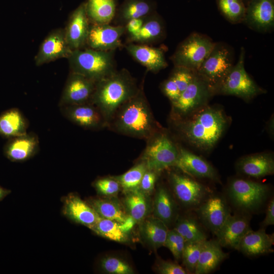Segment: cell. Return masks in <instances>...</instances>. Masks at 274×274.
Masks as SVG:
<instances>
[{
  "label": "cell",
  "mask_w": 274,
  "mask_h": 274,
  "mask_svg": "<svg viewBox=\"0 0 274 274\" xmlns=\"http://www.w3.org/2000/svg\"><path fill=\"white\" fill-rule=\"evenodd\" d=\"M107 127L120 134L146 140L157 132L143 86L118 109Z\"/></svg>",
  "instance_id": "6da1fadb"
},
{
  "label": "cell",
  "mask_w": 274,
  "mask_h": 274,
  "mask_svg": "<svg viewBox=\"0 0 274 274\" xmlns=\"http://www.w3.org/2000/svg\"><path fill=\"white\" fill-rule=\"evenodd\" d=\"M139 88L127 70H116L96 83L91 102L100 111L108 126L118 109Z\"/></svg>",
  "instance_id": "7a4b0ae2"
},
{
  "label": "cell",
  "mask_w": 274,
  "mask_h": 274,
  "mask_svg": "<svg viewBox=\"0 0 274 274\" xmlns=\"http://www.w3.org/2000/svg\"><path fill=\"white\" fill-rule=\"evenodd\" d=\"M223 112L207 107L182 124V132L191 144L202 149H211L221 136L226 125Z\"/></svg>",
  "instance_id": "3957f363"
},
{
  "label": "cell",
  "mask_w": 274,
  "mask_h": 274,
  "mask_svg": "<svg viewBox=\"0 0 274 274\" xmlns=\"http://www.w3.org/2000/svg\"><path fill=\"white\" fill-rule=\"evenodd\" d=\"M71 72L96 83L115 71L114 51H99L85 47L72 51L67 58Z\"/></svg>",
  "instance_id": "277c9868"
},
{
  "label": "cell",
  "mask_w": 274,
  "mask_h": 274,
  "mask_svg": "<svg viewBox=\"0 0 274 274\" xmlns=\"http://www.w3.org/2000/svg\"><path fill=\"white\" fill-rule=\"evenodd\" d=\"M215 44L208 36L192 32L179 44L170 59L174 66L182 67L196 72Z\"/></svg>",
  "instance_id": "5b68a950"
},
{
  "label": "cell",
  "mask_w": 274,
  "mask_h": 274,
  "mask_svg": "<svg viewBox=\"0 0 274 274\" xmlns=\"http://www.w3.org/2000/svg\"><path fill=\"white\" fill-rule=\"evenodd\" d=\"M245 50L242 47L236 64L213 89V92L235 95L246 99L263 92V90L247 73L245 68Z\"/></svg>",
  "instance_id": "8992f818"
},
{
  "label": "cell",
  "mask_w": 274,
  "mask_h": 274,
  "mask_svg": "<svg viewBox=\"0 0 274 274\" xmlns=\"http://www.w3.org/2000/svg\"><path fill=\"white\" fill-rule=\"evenodd\" d=\"M233 52L230 47L223 43H215L196 74L213 90L233 67Z\"/></svg>",
  "instance_id": "52a82bcc"
},
{
  "label": "cell",
  "mask_w": 274,
  "mask_h": 274,
  "mask_svg": "<svg viewBox=\"0 0 274 274\" xmlns=\"http://www.w3.org/2000/svg\"><path fill=\"white\" fill-rule=\"evenodd\" d=\"M228 192L235 207L243 211L253 212L259 210L266 202L269 189L263 184L236 179L230 182Z\"/></svg>",
  "instance_id": "ba28073f"
},
{
  "label": "cell",
  "mask_w": 274,
  "mask_h": 274,
  "mask_svg": "<svg viewBox=\"0 0 274 274\" xmlns=\"http://www.w3.org/2000/svg\"><path fill=\"white\" fill-rule=\"evenodd\" d=\"M148 140L141 158L148 169L157 173L175 166L179 150L166 134L156 132Z\"/></svg>",
  "instance_id": "9c48e42d"
},
{
  "label": "cell",
  "mask_w": 274,
  "mask_h": 274,
  "mask_svg": "<svg viewBox=\"0 0 274 274\" xmlns=\"http://www.w3.org/2000/svg\"><path fill=\"white\" fill-rule=\"evenodd\" d=\"M213 92L208 84L196 74L178 99L172 102L174 111L178 115H185L200 106Z\"/></svg>",
  "instance_id": "30bf717a"
},
{
  "label": "cell",
  "mask_w": 274,
  "mask_h": 274,
  "mask_svg": "<svg viewBox=\"0 0 274 274\" xmlns=\"http://www.w3.org/2000/svg\"><path fill=\"white\" fill-rule=\"evenodd\" d=\"M125 26L90 23L86 47L99 51H115L121 46Z\"/></svg>",
  "instance_id": "8fae6325"
},
{
  "label": "cell",
  "mask_w": 274,
  "mask_h": 274,
  "mask_svg": "<svg viewBox=\"0 0 274 274\" xmlns=\"http://www.w3.org/2000/svg\"><path fill=\"white\" fill-rule=\"evenodd\" d=\"M95 84L92 80L70 72L61 95L59 107L90 102Z\"/></svg>",
  "instance_id": "7c38bea8"
},
{
  "label": "cell",
  "mask_w": 274,
  "mask_h": 274,
  "mask_svg": "<svg viewBox=\"0 0 274 274\" xmlns=\"http://www.w3.org/2000/svg\"><path fill=\"white\" fill-rule=\"evenodd\" d=\"M170 181L175 196L186 207L197 208L207 197V189L190 177L173 173Z\"/></svg>",
  "instance_id": "4fadbf2b"
},
{
  "label": "cell",
  "mask_w": 274,
  "mask_h": 274,
  "mask_svg": "<svg viewBox=\"0 0 274 274\" xmlns=\"http://www.w3.org/2000/svg\"><path fill=\"white\" fill-rule=\"evenodd\" d=\"M197 213L203 224L215 235L230 214L225 199L217 195L208 196L197 208Z\"/></svg>",
  "instance_id": "5bb4252c"
},
{
  "label": "cell",
  "mask_w": 274,
  "mask_h": 274,
  "mask_svg": "<svg viewBox=\"0 0 274 274\" xmlns=\"http://www.w3.org/2000/svg\"><path fill=\"white\" fill-rule=\"evenodd\" d=\"M60 108L67 119L84 129L97 130L107 127L100 111L91 102Z\"/></svg>",
  "instance_id": "9a60e30c"
},
{
  "label": "cell",
  "mask_w": 274,
  "mask_h": 274,
  "mask_svg": "<svg viewBox=\"0 0 274 274\" xmlns=\"http://www.w3.org/2000/svg\"><path fill=\"white\" fill-rule=\"evenodd\" d=\"M243 22L257 31L272 30L274 27V0H251L246 6Z\"/></svg>",
  "instance_id": "2e32d148"
},
{
  "label": "cell",
  "mask_w": 274,
  "mask_h": 274,
  "mask_svg": "<svg viewBox=\"0 0 274 274\" xmlns=\"http://www.w3.org/2000/svg\"><path fill=\"white\" fill-rule=\"evenodd\" d=\"M72 50L65 39L64 28L51 31L41 44L35 57L37 66H40L61 58H67Z\"/></svg>",
  "instance_id": "e0dca14e"
},
{
  "label": "cell",
  "mask_w": 274,
  "mask_h": 274,
  "mask_svg": "<svg viewBox=\"0 0 274 274\" xmlns=\"http://www.w3.org/2000/svg\"><path fill=\"white\" fill-rule=\"evenodd\" d=\"M90 23L83 2L71 13L64 28L65 39L72 51L86 47Z\"/></svg>",
  "instance_id": "ac0fdd59"
},
{
  "label": "cell",
  "mask_w": 274,
  "mask_h": 274,
  "mask_svg": "<svg viewBox=\"0 0 274 274\" xmlns=\"http://www.w3.org/2000/svg\"><path fill=\"white\" fill-rule=\"evenodd\" d=\"M250 230L248 216L230 214L216 236L222 247L237 250L241 240Z\"/></svg>",
  "instance_id": "d6986e66"
},
{
  "label": "cell",
  "mask_w": 274,
  "mask_h": 274,
  "mask_svg": "<svg viewBox=\"0 0 274 274\" xmlns=\"http://www.w3.org/2000/svg\"><path fill=\"white\" fill-rule=\"evenodd\" d=\"M39 149V138L33 132L9 139L4 148L7 158L13 162H23L33 157Z\"/></svg>",
  "instance_id": "ffe728a7"
},
{
  "label": "cell",
  "mask_w": 274,
  "mask_h": 274,
  "mask_svg": "<svg viewBox=\"0 0 274 274\" xmlns=\"http://www.w3.org/2000/svg\"><path fill=\"white\" fill-rule=\"evenodd\" d=\"M63 203L62 212L66 217L90 229L100 217L90 204L73 193L64 197Z\"/></svg>",
  "instance_id": "44dd1931"
},
{
  "label": "cell",
  "mask_w": 274,
  "mask_h": 274,
  "mask_svg": "<svg viewBox=\"0 0 274 274\" xmlns=\"http://www.w3.org/2000/svg\"><path fill=\"white\" fill-rule=\"evenodd\" d=\"M127 51L138 62L153 73L167 66L163 50L145 44L129 43L125 46Z\"/></svg>",
  "instance_id": "7402d4cb"
},
{
  "label": "cell",
  "mask_w": 274,
  "mask_h": 274,
  "mask_svg": "<svg viewBox=\"0 0 274 274\" xmlns=\"http://www.w3.org/2000/svg\"><path fill=\"white\" fill-rule=\"evenodd\" d=\"M274 235L267 234L262 228L250 230L241 240L237 250L248 256L256 257L272 252Z\"/></svg>",
  "instance_id": "603a6c76"
},
{
  "label": "cell",
  "mask_w": 274,
  "mask_h": 274,
  "mask_svg": "<svg viewBox=\"0 0 274 274\" xmlns=\"http://www.w3.org/2000/svg\"><path fill=\"white\" fill-rule=\"evenodd\" d=\"M156 8L157 4L153 0H123L118 7L115 23L125 26L131 19L144 18L155 13Z\"/></svg>",
  "instance_id": "cb8c5ba5"
},
{
  "label": "cell",
  "mask_w": 274,
  "mask_h": 274,
  "mask_svg": "<svg viewBox=\"0 0 274 274\" xmlns=\"http://www.w3.org/2000/svg\"><path fill=\"white\" fill-rule=\"evenodd\" d=\"M175 166L192 176L215 180L217 173L207 161L193 153L181 148Z\"/></svg>",
  "instance_id": "d4e9b609"
},
{
  "label": "cell",
  "mask_w": 274,
  "mask_h": 274,
  "mask_svg": "<svg viewBox=\"0 0 274 274\" xmlns=\"http://www.w3.org/2000/svg\"><path fill=\"white\" fill-rule=\"evenodd\" d=\"M165 27L161 17L156 12L145 18L142 27L136 33L128 36L130 43L149 45L157 43L164 39Z\"/></svg>",
  "instance_id": "484cf974"
},
{
  "label": "cell",
  "mask_w": 274,
  "mask_h": 274,
  "mask_svg": "<svg viewBox=\"0 0 274 274\" xmlns=\"http://www.w3.org/2000/svg\"><path fill=\"white\" fill-rule=\"evenodd\" d=\"M238 167L244 175L258 178L273 174L274 160L267 154L251 155L242 158Z\"/></svg>",
  "instance_id": "4316f807"
},
{
  "label": "cell",
  "mask_w": 274,
  "mask_h": 274,
  "mask_svg": "<svg viewBox=\"0 0 274 274\" xmlns=\"http://www.w3.org/2000/svg\"><path fill=\"white\" fill-rule=\"evenodd\" d=\"M228 256L217 239L207 240L194 273L207 274L215 270Z\"/></svg>",
  "instance_id": "83f0119b"
},
{
  "label": "cell",
  "mask_w": 274,
  "mask_h": 274,
  "mask_svg": "<svg viewBox=\"0 0 274 274\" xmlns=\"http://www.w3.org/2000/svg\"><path fill=\"white\" fill-rule=\"evenodd\" d=\"M168 229L161 220L155 217H146L141 221L140 232L144 242L154 249L164 246Z\"/></svg>",
  "instance_id": "f1b7e54d"
},
{
  "label": "cell",
  "mask_w": 274,
  "mask_h": 274,
  "mask_svg": "<svg viewBox=\"0 0 274 274\" xmlns=\"http://www.w3.org/2000/svg\"><path fill=\"white\" fill-rule=\"evenodd\" d=\"M28 121L17 108L9 109L0 115V135L11 139L26 133Z\"/></svg>",
  "instance_id": "f546056e"
},
{
  "label": "cell",
  "mask_w": 274,
  "mask_h": 274,
  "mask_svg": "<svg viewBox=\"0 0 274 274\" xmlns=\"http://www.w3.org/2000/svg\"><path fill=\"white\" fill-rule=\"evenodd\" d=\"M85 3L89 22L94 24H109L118 7V0H87Z\"/></svg>",
  "instance_id": "4dcf8cb0"
},
{
  "label": "cell",
  "mask_w": 274,
  "mask_h": 274,
  "mask_svg": "<svg viewBox=\"0 0 274 274\" xmlns=\"http://www.w3.org/2000/svg\"><path fill=\"white\" fill-rule=\"evenodd\" d=\"M124 203L129 216L135 222H141L147 217L151 209L147 194L139 188L126 191Z\"/></svg>",
  "instance_id": "1f68e13d"
},
{
  "label": "cell",
  "mask_w": 274,
  "mask_h": 274,
  "mask_svg": "<svg viewBox=\"0 0 274 274\" xmlns=\"http://www.w3.org/2000/svg\"><path fill=\"white\" fill-rule=\"evenodd\" d=\"M154 216L167 226L171 224L176 215V206L169 191L164 187L156 191L153 206Z\"/></svg>",
  "instance_id": "d6a6232c"
},
{
  "label": "cell",
  "mask_w": 274,
  "mask_h": 274,
  "mask_svg": "<svg viewBox=\"0 0 274 274\" xmlns=\"http://www.w3.org/2000/svg\"><path fill=\"white\" fill-rule=\"evenodd\" d=\"M89 204L101 218L122 223L128 217L119 203L115 200L92 199L90 200Z\"/></svg>",
  "instance_id": "836d02e7"
},
{
  "label": "cell",
  "mask_w": 274,
  "mask_h": 274,
  "mask_svg": "<svg viewBox=\"0 0 274 274\" xmlns=\"http://www.w3.org/2000/svg\"><path fill=\"white\" fill-rule=\"evenodd\" d=\"M97 234L105 238L119 243L128 240V235L121 228L120 223L101 218L90 228Z\"/></svg>",
  "instance_id": "e575fe53"
},
{
  "label": "cell",
  "mask_w": 274,
  "mask_h": 274,
  "mask_svg": "<svg viewBox=\"0 0 274 274\" xmlns=\"http://www.w3.org/2000/svg\"><path fill=\"white\" fill-rule=\"evenodd\" d=\"M174 229L186 242H196L206 241L207 236L197 221L191 217L179 219Z\"/></svg>",
  "instance_id": "d590c367"
},
{
  "label": "cell",
  "mask_w": 274,
  "mask_h": 274,
  "mask_svg": "<svg viewBox=\"0 0 274 274\" xmlns=\"http://www.w3.org/2000/svg\"><path fill=\"white\" fill-rule=\"evenodd\" d=\"M218 9L224 18L231 23L243 22L246 5L243 0H216Z\"/></svg>",
  "instance_id": "8d00e7d4"
},
{
  "label": "cell",
  "mask_w": 274,
  "mask_h": 274,
  "mask_svg": "<svg viewBox=\"0 0 274 274\" xmlns=\"http://www.w3.org/2000/svg\"><path fill=\"white\" fill-rule=\"evenodd\" d=\"M145 163L141 161L123 174L114 177L124 191H127L139 188L141 179L147 170Z\"/></svg>",
  "instance_id": "74e56055"
},
{
  "label": "cell",
  "mask_w": 274,
  "mask_h": 274,
  "mask_svg": "<svg viewBox=\"0 0 274 274\" xmlns=\"http://www.w3.org/2000/svg\"><path fill=\"white\" fill-rule=\"evenodd\" d=\"M207 240L196 242H186L181 259L187 271L190 273H194L200 253Z\"/></svg>",
  "instance_id": "f35d334b"
},
{
  "label": "cell",
  "mask_w": 274,
  "mask_h": 274,
  "mask_svg": "<svg viewBox=\"0 0 274 274\" xmlns=\"http://www.w3.org/2000/svg\"><path fill=\"white\" fill-rule=\"evenodd\" d=\"M101 269L107 273L112 274H132L131 267L125 261L114 257L103 258L100 263Z\"/></svg>",
  "instance_id": "ab89813d"
},
{
  "label": "cell",
  "mask_w": 274,
  "mask_h": 274,
  "mask_svg": "<svg viewBox=\"0 0 274 274\" xmlns=\"http://www.w3.org/2000/svg\"><path fill=\"white\" fill-rule=\"evenodd\" d=\"M186 241L174 228L168 230L164 246L172 252L176 260H180Z\"/></svg>",
  "instance_id": "60d3db41"
},
{
  "label": "cell",
  "mask_w": 274,
  "mask_h": 274,
  "mask_svg": "<svg viewBox=\"0 0 274 274\" xmlns=\"http://www.w3.org/2000/svg\"><path fill=\"white\" fill-rule=\"evenodd\" d=\"M196 72L191 70L175 66L170 75L181 93L190 84L196 75Z\"/></svg>",
  "instance_id": "b9f144b4"
},
{
  "label": "cell",
  "mask_w": 274,
  "mask_h": 274,
  "mask_svg": "<svg viewBox=\"0 0 274 274\" xmlns=\"http://www.w3.org/2000/svg\"><path fill=\"white\" fill-rule=\"evenodd\" d=\"M93 185L98 193L106 196L117 194L121 187L119 183L113 177L99 179L94 182Z\"/></svg>",
  "instance_id": "7bdbcfd3"
},
{
  "label": "cell",
  "mask_w": 274,
  "mask_h": 274,
  "mask_svg": "<svg viewBox=\"0 0 274 274\" xmlns=\"http://www.w3.org/2000/svg\"><path fill=\"white\" fill-rule=\"evenodd\" d=\"M157 172L147 169L144 173L139 186L140 189L146 194L153 190L157 178Z\"/></svg>",
  "instance_id": "ee69618b"
},
{
  "label": "cell",
  "mask_w": 274,
  "mask_h": 274,
  "mask_svg": "<svg viewBox=\"0 0 274 274\" xmlns=\"http://www.w3.org/2000/svg\"><path fill=\"white\" fill-rule=\"evenodd\" d=\"M161 274H186L188 271L177 263L171 261H161L157 266Z\"/></svg>",
  "instance_id": "f6af8a7d"
},
{
  "label": "cell",
  "mask_w": 274,
  "mask_h": 274,
  "mask_svg": "<svg viewBox=\"0 0 274 274\" xmlns=\"http://www.w3.org/2000/svg\"><path fill=\"white\" fill-rule=\"evenodd\" d=\"M161 88L172 102L177 100L181 94L177 85L170 77L162 83Z\"/></svg>",
  "instance_id": "bcb514c9"
},
{
  "label": "cell",
  "mask_w": 274,
  "mask_h": 274,
  "mask_svg": "<svg viewBox=\"0 0 274 274\" xmlns=\"http://www.w3.org/2000/svg\"><path fill=\"white\" fill-rule=\"evenodd\" d=\"M146 17L131 19L125 24V32H127L128 36L133 35L140 30Z\"/></svg>",
  "instance_id": "7dc6e473"
},
{
  "label": "cell",
  "mask_w": 274,
  "mask_h": 274,
  "mask_svg": "<svg viewBox=\"0 0 274 274\" xmlns=\"http://www.w3.org/2000/svg\"><path fill=\"white\" fill-rule=\"evenodd\" d=\"M274 224V199L273 198L268 202L266 215L264 220L261 223L262 227H267Z\"/></svg>",
  "instance_id": "c3c4849f"
},
{
  "label": "cell",
  "mask_w": 274,
  "mask_h": 274,
  "mask_svg": "<svg viewBox=\"0 0 274 274\" xmlns=\"http://www.w3.org/2000/svg\"><path fill=\"white\" fill-rule=\"evenodd\" d=\"M134 222H136L135 221L129 216L124 222L120 223L121 228L124 232L127 233L133 226Z\"/></svg>",
  "instance_id": "681fc988"
},
{
  "label": "cell",
  "mask_w": 274,
  "mask_h": 274,
  "mask_svg": "<svg viewBox=\"0 0 274 274\" xmlns=\"http://www.w3.org/2000/svg\"><path fill=\"white\" fill-rule=\"evenodd\" d=\"M11 193V190L0 186V201Z\"/></svg>",
  "instance_id": "f907efd6"
},
{
  "label": "cell",
  "mask_w": 274,
  "mask_h": 274,
  "mask_svg": "<svg viewBox=\"0 0 274 274\" xmlns=\"http://www.w3.org/2000/svg\"><path fill=\"white\" fill-rule=\"evenodd\" d=\"M251 0H243V1L244 2V4H245V5L246 6V5L249 3V2H250Z\"/></svg>",
  "instance_id": "816d5d0a"
}]
</instances>
